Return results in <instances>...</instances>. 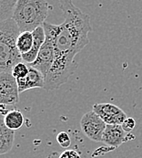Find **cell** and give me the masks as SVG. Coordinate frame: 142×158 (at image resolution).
<instances>
[{"mask_svg":"<svg viewBox=\"0 0 142 158\" xmlns=\"http://www.w3.org/2000/svg\"><path fill=\"white\" fill-rule=\"evenodd\" d=\"M33 37H34V43L31 50L28 53L22 55L23 61L26 64H31L37 60L38 52L46 40V33L43 26L37 27L36 30L33 31Z\"/></svg>","mask_w":142,"mask_h":158,"instance_id":"obj_10","label":"cell"},{"mask_svg":"<svg viewBox=\"0 0 142 158\" xmlns=\"http://www.w3.org/2000/svg\"><path fill=\"white\" fill-rule=\"evenodd\" d=\"M34 43V37L33 32H21L17 40V47L21 53V55L28 53Z\"/></svg>","mask_w":142,"mask_h":158,"instance_id":"obj_13","label":"cell"},{"mask_svg":"<svg viewBox=\"0 0 142 158\" xmlns=\"http://www.w3.org/2000/svg\"><path fill=\"white\" fill-rule=\"evenodd\" d=\"M54 60H55V48H54L53 40L48 35L46 34V40L38 52L37 60L33 63L27 65L40 71L43 74L44 78L46 79L47 73L49 72L50 69L53 65Z\"/></svg>","mask_w":142,"mask_h":158,"instance_id":"obj_6","label":"cell"},{"mask_svg":"<svg viewBox=\"0 0 142 158\" xmlns=\"http://www.w3.org/2000/svg\"><path fill=\"white\" fill-rule=\"evenodd\" d=\"M1 120H3L5 125L13 131H16L21 128L24 124V115L18 110H11L5 116H2Z\"/></svg>","mask_w":142,"mask_h":158,"instance_id":"obj_12","label":"cell"},{"mask_svg":"<svg viewBox=\"0 0 142 158\" xmlns=\"http://www.w3.org/2000/svg\"><path fill=\"white\" fill-rule=\"evenodd\" d=\"M121 126H122L123 130H124L127 134H129V133H131V132L133 131V129L135 128V126H136V122H135V120H134L132 117H128V118L124 121V123L121 124Z\"/></svg>","mask_w":142,"mask_h":158,"instance_id":"obj_17","label":"cell"},{"mask_svg":"<svg viewBox=\"0 0 142 158\" xmlns=\"http://www.w3.org/2000/svg\"><path fill=\"white\" fill-rule=\"evenodd\" d=\"M59 158H81L79 154L74 150H66L61 153Z\"/></svg>","mask_w":142,"mask_h":158,"instance_id":"obj_18","label":"cell"},{"mask_svg":"<svg viewBox=\"0 0 142 158\" xmlns=\"http://www.w3.org/2000/svg\"><path fill=\"white\" fill-rule=\"evenodd\" d=\"M19 94L17 80L12 73L0 72V103L15 105L19 101Z\"/></svg>","mask_w":142,"mask_h":158,"instance_id":"obj_5","label":"cell"},{"mask_svg":"<svg viewBox=\"0 0 142 158\" xmlns=\"http://www.w3.org/2000/svg\"><path fill=\"white\" fill-rule=\"evenodd\" d=\"M20 33L13 19L0 23V72L12 73L17 64L23 62L22 55L17 47Z\"/></svg>","mask_w":142,"mask_h":158,"instance_id":"obj_2","label":"cell"},{"mask_svg":"<svg viewBox=\"0 0 142 158\" xmlns=\"http://www.w3.org/2000/svg\"><path fill=\"white\" fill-rule=\"evenodd\" d=\"M18 0H0V23L12 19Z\"/></svg>","mask_w":142,"mask_h":158,"instance_id":"obj_14","label":"cell"},{"mask_svg":"<svg viewBox=\"0 0 142 158\" xmlns=\"http://www.w3.org/2000/svg\"><path fill=\"white\" fill-rule=\"evenodd\" d=\"M93 112L96 113L107 125H121L128 118L127 114L119 107L112 103H95Z\"/></svg>","mask_w":142,"mask_h":158,"instance_id":"obj_7","label":"cell"},{"mask_svg":"<svg viewBox=\"0 0 142 158\" xmlns=\"http://www.w3.org/2000/svg\"><path fill=\"white\" fill-rule=\"evenodd\" d=\"M128 138L134 140L135 136L132 134H127L121 125H107L102 137V143L112 148H118L128 140Z\"/></svg>","mask_w":142,"mask_h":158,"instance_id":"obj_8","label":"cell"},{"mask_svg":"<svg viewBox=\"0 0 142 158\" xmlns=\"http://www.w3.org/2000/svg\"><path fill=\"white\" fill-rule=\"evenodd\" d=\"M19 93L35 88L44 89L45 87V78L43 74L37 69L29 66V72L27 76L24 79L17 80Z\"/></svg>","mask_w":142,"mask_h":158,"instance_id":"obj_9","label":"cell"},{"mask_svg":"<svg viewBox=\"0 0 142 158\" xmlns=\"http://www.w3.org/2000/svg\"><path fill=\"white\" fill-rule=\"evenodd\" d=\"M49 4L43 0H18L12 19L20 32H33L42 27L48 15Z\"/></svg>","mask_w":142,"mask_h":158,"instance_id":"obj_3","label":"cell"},{"mask_svg":"<svg viewBox=\"0 0 142 158\" xmlns=\"http://www.w3.org/2000/svg\"><path fill=\"white\" fill-rule=\"evenodd\" d=\"M82 133L89 140L102 142L103 134L106 130V123L93 111L85 113L80 120Z\"/></svg>","mask_w":142,"mask_h":158,"instance_id":"obj_4","label":"cell"},{"mask_svg":"<svg viewBox=\"0 0 142 158\" xmlns=\"http://www.w3.org/2000/svg\"><path fill=\"white\" fill-rule=\"evenodd\" d=\"M15 141V131L8 129L3 120L0 124V154L5 155L13 148Z\"/></svg>","mask_w":142,"mask_h":158,"instance_id":"obj_11","label":"cell"},{"mask_svg":"<svg viewBox=\"0 0 142 158\" xmlns=\"http://www.w3.org/2000/svg\"><path fill=\"white\" fill-rule=\"evenodd\" d=\"M28 72H29V66L25 62H20L17 64L12 69V75L14 76L16 80H20V79L26 78Z\"/></svg>","mask_w":142,"mask_h":158,"instance_id":"obj_15","label":"cell"},{"mask_svg":"<svg viewBox=\"0 0 142 158\" xmlns=\"http://www.w3.org/2000/svg\"><path fill=\"white\" fill-rule=\"evenodd\" d=\"M64 21L60 25L45 22L43 27L54 44L55 58L74 60L89 43V33L92 27L89 15L82 12L70 0L60 1Z\"/></svg>","mask_w":142,"mask_h":158,"instance_id":"obj_1","label":"cell"},{"mask_svg":"<svg viewBox=\"0 0 142 158\" xmlns=\"http://www.w3.org/2000/svg\"><path fill=\"white\" fill-rule=\"evenodd\" d=\"M57 142L62 148H69L71 144V139L67 132H60L57 135Z\"/></svg>","mask_w":142,"mask_h":158,"instance_id":"obj_16","label":"cell"}]
</instances>
